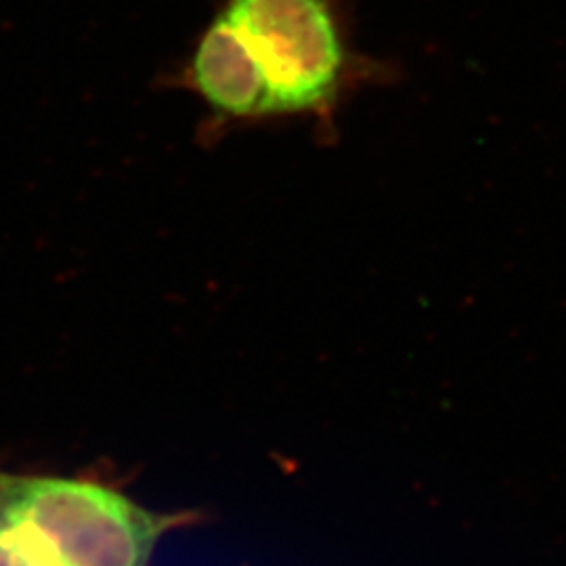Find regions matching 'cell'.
Masks as SVG:
<instances>
[{"mask_svg":"<svg viewBox=\"0 0 566 566\" xmlns=\"http://www.w3.org/2000/svg\"><path fill=\"white\" fill-rule=\"evenodd\" d=\"M224 13L263 70L275 116L329 122L355 74L332 0H229Z\"/></svg>","mask_w":566,"mask_h":566,"instance_id":"7a4b0ae2","label":"cell"},{"mask_svg":"<svg viewBox=\"0 0 566 566\" xmlns=\"http://www.w3.org/2000/svg\"><path fill=\"white\" fill-rule=\"evenodd\" d=\"M198 521V512H154L93 481L0 470V523L63 566H149L163 535Z\"/></svg>","mask_w":566,"mask_h":566,"instance_id":"6da1fadb","label":"cell"},{"mask_svg":"<svg viewBox=\"0 0 566 566\" xmlns=\"http://www.w3.org/2000/svg\"><path fill=\"white\" fill-rule=\"evenodd\" d=\"M187 78L219 118L242 122L275 116L263 70L224 11L203 32Z\"/></svg>","mask_w":566,"mask_h":566,"instance_id":"3957f363","label":"cell"},{"mask_svg":"<svg viewBox=\"0 0 566 566\" xmlns=\"http://www.w3.org/2000/svg\"><path fill=\"white\" fill-rule=\"evenodd\" d=\"M0 566H63L28 542L15 528L0 523Z\"/></svg>","mask_w":566,"mask_h":566,"instance_id":"277c9868","label":"cell"}]
</instances>
